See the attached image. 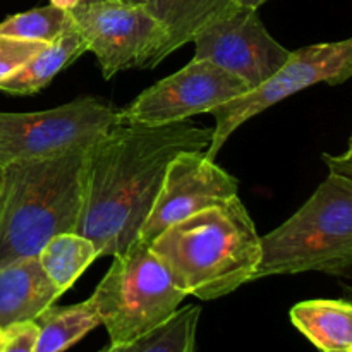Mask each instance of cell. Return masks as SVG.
<instances>
[{
  "mask_svg": "<svg viewBox=\"0 0 352 352\" xmlns=\"http://www.w3.org/2000/svg\"><path fill=\"white\" fill-rule=\"evenodd\" d=\"M64 292L48 278L38 256L0 268V330L34 322Z\"/></svg>",
  "mask_w": 352,
  "mask_h": 352,
  "instance_id": "obj_12",
  "label": "cell"
},
{
  "mask_svg": "<svg viewBox=\"0 0 352 352\" xmlns=\"http://www.w3.org/2000/svg\"><path fill=\"white\" fill-rule=\"evenodd\" d=\"M2 192H3V181H2V174H0V198H2Z\"/></svg>",
  "mask_w": 352,
  "mask_h": 352,
  "instance_id": "obj_26",
  "label": "cell"
},
{
  "mask_svg": "<svg viewBox=\"0 0 352 352\" xmlns=\"http://www.w3.org/2000/svg\"><path fill=\"white\" fill-rule=\"evenodd\" d=\"M91 2H100V0H81L79 3H91ZM120 2H129V3H144V0H120Z\"/></svg>",
  "mask_w": 352,
  "mask_h": 352,
  "instance_id": "obj_25",
  "label": "cell"
},
{
  "mask_svg": "<svg viewBox=\"0 0 352 352\" xmlns=\"http://www.w3.org/2000/svg\"><path fill=\"white\" fill-rule=\"evenodd\" d=\"M34 352H64L100 325L91 301L72 306H54L45 309L36 320Z\"/></svg>",
  "mask_w": 352,
  "mask_h": 352,
  "instance_id": "obj_15",
  "label": "cell"
},
{
  "mask_svg": "<svg viewBox=\"0 0 352 352\" xmlns=\"http://www.w3.org/2000/svg\"><path fill=\"white\" fill-rule=\"evenodd\" d=\"M260 244L254 280L305 272L349 275L352 179L330 174L291 219L260 237Z\"/></svg>",
  "mask_w": 352,
  "mask_h": 352,
  "instance_id": "obj_4",
  "label": "cell"
},
{
  "mask_svg": "<svg viewBox=\"0 0 352 352\" xmlns=\"http://www.w3.org/2000/svg\"><path fill=\"white\" fill-rule=\"evenodd\" d=\"M351 76V38L333 41V43L309 45V47L291 52L287 62L270 78L251 88L244 95L215 107L210 112L215 116V127H213L212 143L205 151L206 157L215 160L219 151L237 127L248 122L251 117L274 107L275 103L318 82L340 85L347 81Z\"/></svg>",
  "mask_w": 352,
  "mask_h": 352,
  "instance_id": "obj_7",
  "label": "cell"
},
{
  "mask_svg": "<svg viewBox=\"0 0 352 352\" xmlns=\"http://www.w3.org/2000/svg\"><path fill=\"white\" fill-rule=\"evenodd\" d=\"M188 296L150 246L134 244L113 256L89 301L110 344H124L167 322Z\"/></svg>",
  "mask_w": 352,
  "mask_h": 352,
  "instance_id": "obj_5",
  "label": "cell"
},
{
  "mask_svg": "<svg viewBox=\"0 0 352 352\" xmlns=\"http://www.w3.org/2000/svg\"><path fill=\"white\" fill-rule=\"evenodd\" d=\"M246 91L250 86L237 76L208 60L192 58L181 71L144 89L126 109L117 110V119L119 124L138 126L184 122Z\"/></svg>",
  "mask_w": 352,
  "mask_h": 352,
  "instance_id": "obj_10",
  "label": "cell"
},
{
  "mask_svg": "<svg viewBox=\"0 0 352 352\" xmlns=\"http://www.w3.org/2000/svg\"><path fill=\"white\" fill-rule=\"evenodd\" d=\"M199 306L177 309L167 322L124 344H110L107 352H195Z\"/></svg>",
  "mask_w": 352,
  "mask_h": 352,
  "instance_id": "obj_18",
  "label": "cell"
},
{
  "mask_svg": "<svg viewBox=\"0 0 352 352\" xmlns=\"http://www.w3.org/2000/svg\"><path fill=\"white\" fill-rule=\"evenodd\" d=\"M98 352H107V349H102V351H98Z\"/></svg>",
  "mask_w": 352,
  "mask_h": 352,
  "instance_id": "obj_28",
  "label": "cell"
},
{
  "mask_svg": "<svg viewBox=\"0 0 352 352\" xmlns=\"http://www.w3.org/2000/svg\"><path fill=\"white\" fill-rule=\"evenodd\" d=\"M2 340H3V332L0 330V344H2Z\"/></svg>",
  "mask_w": 352,
  "mask_h": 352,
  "instance_id": "obj_27",
  "label": "cell"
},
{
  "mask_svg": "<svg viewBox=\"0 0 352 352\" xmlns=\"http://www.w3.org/2000/svg\"><path fill=\"white\" fill-rule=\"evenodd\" d=\"M72 24L71 10L50 6L16 14L0 23V36L52 43Z\"/></svg>",
  "mask_w": 352,
  "mask_h": 352,
  "instance_id": "obj_19",
  "label": "cell"
},
{
  "mask_svg": "<svg viewBox=\"0 0 352 352\" xmlns=\"http://www.w3.org/2000/svg\"><path fill=\"white\" fill-rule=\"evenodd\" d=\"M85 52H88L85 38L72 23L57 40L38 52L23 69L0 81V89L10 95H34L50 85L62 69L72 64Z\"/></svg>",
  "mask_w": 352,
  "mask_h": 352,
  "instance_id": "obj_14",
  "label": "cell"
},
{
  "mask_svg": "<svg viewBox=\"0 0 352 352\" xmlns=\"http://www.w3.org/2000/svg\"><path fill=\"white\" fill-rule=\"evenodd\" d=\"M116 124L117 110L91 96L43 112H0V165L86 150Z\"/></svg>",
  "mask_w": 352,
  "mask_h": 352,
  "instance_id": "obj_6",
  "label": "cell"
},
{
  "mask_svg": "<svg viewBox=\"0 0 352 352\" xmlns=\"http://www.w3.org/2000/svg\"><path fill=\"white\" fill-rule=\"evenodd\" d=\"M88 150L0 165V268L38 256L54 236L76 232Z\"/></svg>",
  "mask_w": 352,
  "mask_h": 352,
  "instance_id": "obj_3",
  "label": "cell"
},
{
  "mask_svg": "<svg viewBox=\"0 0 352 352\" xmlns=\"http://www.w3.org/2000/svg\"><path fill=\"white\" fill-rule=\"evenodd\" d=\"M213 127L116 124L89 146L85 201L76 232L95 243L100 256H119L138 243L172 158L212 143Z\"/></svg>",
  "mask_w": 352,
  "mask_h": 352,
  "instance_id": "obj_1",
  "label": "cell"
},
{
  "mask_svg": "<svg viewBox=\"0 0 352 352\" xmlns=\"http://www.w3.org/2000/svg\"><path fill=\"white\" fill-rule=\"evenodd\" d=\"M220 0H144L151 14L167 31V41L158 54V64L167 55L192 41L196 30Z\"/></svg>",
  "mask_w": 352,
  "mask_h": 352,
  "instance_id": "obj_17",
  "label": "cell"
},
{
  "mask_svg": "<svg viewBox=\"0 0 352 352\" xmlns=\"http://www.w3.org/2000/svg\"><path fill=\"white\" fill-rule=\"evenodd\" d=\"M96 258L95 243L78 232L54 236L38 254L43 272L62 292L69 291Z\"/></svg>",
  "mask_w": 352,
  "mask_h": 352,
  "instance_id": "obj_16",
  "label": "cell"
},
{
  "mask_svg": "<svg viewBox=\"0 0 352 352\" xmlns=\"http://www.w3.org/2000/svg\"><path fill=\"white\" fill-rule=\"evenodd\" d=\"M150 250L189 296L213 301L254 280L261 244L239 196L164 230Z\"/></svg>",
  "mask_w": 352,
  "mask_h": 352,
  "instance_id": "obj_2",
  "label": "cell"
},
{
  "mask_svg": "<svg viewBox=\"0 0 352 352\" xmlns=\"http://www.w3.org/2000/svg\"><path fill=\"white\" fill-rule=\"evenodd\" d=\"M38 327L34 322L17 323L3 330V340L0 352H34Z\"/></svg>",
  "mask_w": 352,
  "mask_h": 352,
  "instance_id": "obj_21",
  "label": "cell"
},
{
  "mask_svg": "<svg viewBox=\"0 0 352 352\" xmlns=\"http://www.w3.org/2000/svg\"><path fill=\"white\" fill-rule=\"evenodd\" d=\"M48 43L0 36V81L16 74Z\"/></svg>",
  "mask_w": 352,
  "mask_h": 352,
  "instance_id": "obj_20",
  "label": "cell"
},
{
  "mask_svg": "<svg viewBox=\"0 0 352 352\" xmlns=\"http://www.w3.org/2000/svg\"><path fill=\"white\" fill-rule=\"evenodd\" d=\"M237 179L206 157L205 151H181L165 170L164 182L136 244L150 246L167 227L208 206L237 196Z\"/></svg>",
  "mask_w": 352,
  "mask_h": 352,
  "instance_id": "obj_11",
  "label": "cell"
},
{
  "mask_svg": "<svg viewBox=\"0 0 352 352\" xmlns=\"http://www.w3.org/2000/svg\"><path fill=\"white\" fill-rule=\"evenodd\" d=\"M72 23L96 55L105 79L131 67L153 69L167 41V31L144 3L100 0L79 3Z\"/></svg>",
  "mask_w": 352,
  "mask_h": 352,
  "instance_id": "obj_8",
  "label": "cell"
},
{
  "mask_svg": "<svg viewBox=\"0 0 352 352\" xmlns=\"http://www.w3.org/2000/svg\"><path fill=\"white\" fill-rule=\"evenodd\" d=\"M292 325L320 352H352V306L342 299H311L291 309Z\"/></svg>",
  "mask_w": 352,
  "mask_h": 352,
  "instance_id": "obj_13",
  "label": "cell"
},
{
  "mask_svg": "<svg viewBox=\"0 0 352 352\" xmlns=\"http://www.w3.org/2000/svg\"><path fill=\"white\" fill-rule=\"evenodd\" d=\"M195 57L219 65L254 88L291 57L267 31L256 9L220 0L192 36Z\"/></svg>",
  "mask_w": 352,
  "mask_h": 352,
  "instance_id": "obj_9",
  "label": "cell"
},
{
  "mask_svg": "<svg viewBox=\"0 0 352 352\" xmlns=\"http://www.w3.org/2000/svg\"><path fill=\"white\" fill-rule=\"evenodd\" d=\"M81 0H50V3L54 7H58L62 10H72L76 6H79Z\"/></svg>",
  "mask_w": 352,
  "mask_h": 352,
  "instance_id": "obj_23",
  "label": "cell"
},
{
  "mask_svg": "<svg viewBox=\"0 0 352 352\" xmlns=\"http://www.w3.org/2000/svg\"><path fill=\"white\" fill-rule=\"evenodd\" d=\"M232 3H236V6H241V7H250V9H260L261 6H263L267 0H230Z\"/></svg>",
  "mask_w": 352,
  "mask_h": 352,
  "instance_id": "obj_24",
  "label": "cell"
},
{
  "mask_svg": "<svg viewBox=\"0 0 352 352\" xmlns=\"http://www.w3.org/2000/svg\"><path fill=\"white\" fill-rule=\"evenodd\" d=\"M352 151L351 146L347 148L346 155L342 157H330V155H323V160L327 162L330 168V174L342 175V177H351L352 179Z\"/></svg>",
  "mask_w": 352,
  "mask_h": 352,
  "instance_id": "obj_22",
  "label": "cell"
}]
</instances>
